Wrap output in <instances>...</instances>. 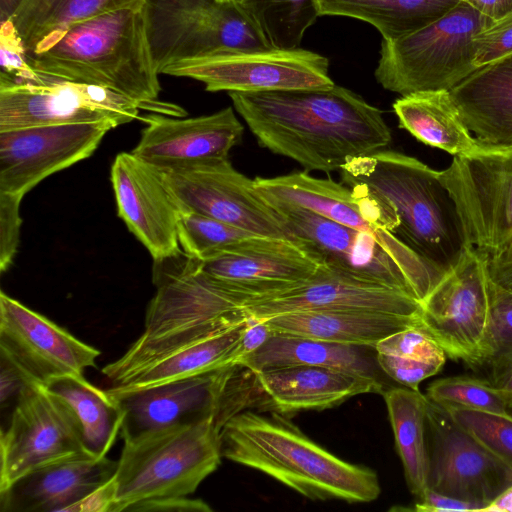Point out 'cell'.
<instances>
[{
  "label": "cell",
  "mask_w": 512,
  "mask_h": 512,
  "mask_svg": "<svg viewBox=\"0 0 512 512\" xmlns=\"http://www.w3.org/2000/svg\"><path fill=\"white\" fill-rule=\"evenodd\" d=\"M266 200L307 250L345 277L404 292L421 303L444 275L401 241L388 242L310 210Z\"/></svg>",
  "instance_id": "6"
},
{
  "label": "cell",
  "mask_w": 512,
  "mask_h": 512,
  "mask_svg": "<svg viewBox=\"0 0 512 512\" xmlns=\"http://www.w3.org/2000/svg\"><path fill=\"white\" fill-rule=\"evenodd\" d=\"M241 310L250 317L311 310H357L406 316H421V303L414 297L384 286L345 277L326 265L305 283L246 303Z\"/></svg>",
  "instance_id": "24"
},
{
  "label": "cell",
  "mask_w": 512,
  "mask_h": 512,
  "mask_svg": "<svg viewBox=\"0 0 512 512\" xmlns=\"http://www.w3.org/2000/svg\"><path fill=\"white\" fill-rule=\"evenodd\" d=\"M44 386L68 413L84 452L105 457L121 432L124 414L117 400L84 376H65Z\"/></svg>",
  "instance_id": "30"
},
{
  "label": "cell",
  "mask_w": 512,
  "mask_h": 512,
  "mask_svg": "<svg viewBox=\"0 0 512 512\" xmlns=\"http://www.w3.org/2000/svg\"><path fill=\"white\" fill-rule=\"evenodd\" d=\"M377 362L386 377L416 391L423 380L437 374L443 367L431 362L382 353H377Z\"/></svg>",
  "instance_id": "43"
},
{
  "label": "cell",
  "mask_w": 512,
  "mask_h": 512,
  "mask_svg": "<svg viewBox=\"0 0 512 512\" xmlns=\"http://www.w3.org/2000/svg\"><path fill=\"white\" fill-rule=\"evenodd\" d=\"M247 321L248 316L245 315L205 335L168 349L137 369L119 385L109 389L122 392L139 391L236 366L235 353Z\"/></svg>",
  "instance_id": "27"
},
{
  "label": "cell",
  "mask_w": 512,
  "mask_h": 512,
  "mask_svg": "<svg viewBox=\"0 0 512 512\" xmlns=\"http://www.w3.org/2000/svg\"><path fill=\"white\" fill-rule=\"evenodd\" d=\"M506 414H508V415H510L512 417V401L507 403Z\"/></svg>",
  "instance_id": "54"
},
{
  "label": "cell",
  "mask_w": 512,
  "mask_h": 512,
  "mask_svg": "<svg viewBox=\"0 0 512 512\" xmlns=\"http://www.w3.org/2000/svg\"><path fill=\"white\" fill-rule=\"evenodd\" d=\"M117 461L79 453L50 463L0 492L1 512L108 511Z\"/></svg>",
  "instance_id": "20"
},
{
  "label": "cell",
  "mask_w": 512,
  "mask_h": 512,
  "mask_svg": "<svg viewBox=\"0 0 512 512\" xmlns=\"http://www.w3.org/2000/svg\"><path fill=\"white\" fill-rule=\"evenodd\" d=\"M255 408L289 415L325 410L366 393H382L385 383L340 369L291 365L253 371Z\"/></svg>",
  "instance_id": "25"
},
{
  "label": "cell",
  "mask_w": 512,
  "mask_h": 512,
  "mask_svg": "<svg viewBox=\"0 0 512 512\" xmlns=\"http://www.w3.org/2000/svg\"><path fill=\"white\" fill-rule=\"evenodd\" d=\"M496 387L501 391L507 403L512 401V370L505 377V379Z\"/></svg>",
  "instance_id": "53"
},
{
  "label": "cell",
  "mask_w": 512,
  "mask_h": 512,
  "mask_svg": "<svg viewBox=\"0 0 512 512\" xmlns=\"http://www.w3.org/2000/svg\"><path fill=\"white\" fill-rule=\"evenodd\" d=\"M428 487L445 495L489 504L512 485V467L427 398Z\"/></svg>",
  "instance_id": "15"
},
{
  "label": "cell",
  "mask_w": 512,
  "mask_h": 512,
  "mask_svg": "<svg viewBox=\"0 0 512 512\" xmlns=\"http://www.w3.org/2000/svg\"><path fill=\"white\" fill-rule=\"evenodd\" d=\"M346 186L358 185L385 202L398 219L400 241L445 274L468 245L456 205L439 171L405 154L378 150L341 169Z\"/></svg>",
  "instance_id": "4"
},
{
  "label": "cell",
  "mask_w": 512,
  "mask_h": 512,
  "mask_svg": "<svg viewBox=\"0 0 512 512\" xmlns=\"http://www.w3.org/2000/svg\"><path fill=\"white\" fill-rule=\"evenodd\" d=\"M221 429L213 416L124 441L108 511L194 493L221 463Z\"/></svg>",
  "instance_id": "5"
},
{
  "label": "cell",
  "mask_w": 512,
  "mask_h": 512,
  "mask_svg": "<svg viewBox=\"0 0 512 512\" xmlns=\"http://www.w3.org/2000/svg\"><path fill=\"white\" fill-rule=\"evenodd\" d=\"M485 256L467 245L458 261L421 301V327L446 355L483 366L490 317Z\"/></svg>",
  "instance_id": "9"
},
{
  "label": "cell",
  "mask_w": 512,
  "mask_h": 512,
  "mask_svg": "<svg viewBox=\"0 0 512 512\" xmlns=\"http://www.w3.org/2000/svg\"><path fill=\"white\" fill-rule=\"evenodd\" d=\"M318 16L367 22L383 40H397L439 19L460 0H313Z\"/></svg>",
  "instance_id": "34"
},
{
  "label": "cell",
  "mask_w": 512,
  "mask_h": 512,
  "mask_svg": "<svg viewBox=\"0 0 512 512\" xmlns=\"http://www.w3.org/2000/svg\"><path fill=\"white\" fill-rule=\"evenodd\" d=\"M181 210L203 214L252 234L299 242L280 214L229 159L163 172Z\"/></svg>",
  "instance_id": "14"
},
{
  "label": "cell",
  "mask_w": 512,
  "mask_h": 512,
  "mask_svg": "<svg viewBox=\"0 0 512 512\" xmlns=\"http://www.w3.org/2000/svg\"><path fill=\"white\" fill-rule=\"evenodd\" d=\"M399 126L419 141L453 156L480 146L464 124L449 90L415 92L393 104Z\"/></svg>",
  "instance_id": "31"
},
{
  "label": "cell",
  "mask_w": 512,
  "mask_h": 512,
  "mask_svg": "<svg viewBox=\"0 0 512 512\" xmlns=\"http://www.w3.org/2000/svg\"><path fill=\"white\" fill-rule=\"evenodd\" d=\"M111 183L119 217L154 260L177 254L181 212L163 171L132 152L119 153L111 167Z\"/></svg>",
  "instance_id": "22"
},
{
  "label": "cell",
  "mask_w": 512,
  "mask_h": 512,
  "mask_svg": "<svg viewBox=\"0 0 512 512\" xmlns=\"http://www.w3.org/2000/svg\"><path fill=\"white\" fill-rule=\"evenodd\" d=\"M140 103L112 90L39 74L34 81H0V132L80 123L117 127L138 118Z\"/></svg>",
  "instance_id": "11"
},
{
  "label": "cell",
  "mask_w": 512,
  "mask_h": 512,
  "mask_svg": "<svg viewBox=\"0 0 512 512\" xmlns=\"http://www.w3.org/2000/svg\"><path fill=\"white\" fill-rule=\"evenodd\" d=\"M145 0H23L12 16L28 55L57 43L66 31L92 17Z\"/></svg>",
  "instance_id": "32"
},
{
  "label": "cell",
  "mask_w": 512,
  "mask_h": 512,
  "mask_svg": "<svg viewBox=\"0 0 512 512\" xmlns=\"http://www.w3.org/2000/svg\"><path fill=\"white\" fill-rule=\"evenodd\" d=\"M477 68L512 53V13L492 21L474 37Z\"/></svg>",
  "instance_id": "42"
},
{
  "label": "cell",
  "mask_w": 512,
  "mask_h": 512,
  "mask_svg": "<svg viewBox=\"0 0 512 512\" xmlns=\"http://www.w3.org/2000/svg\"><path fill=\"white\" fill-rule=\"evenodd\" d=\"M273 335L272 330L264 319L248 316L247 325L239 340L236 353L235 365L257 351Z\"/></svg>",
  "instance_id": "49"
},
{
  "label": "cell",
  "mask_w": 512,
  "mask_h": 512,
  "mask_svg": "<svg viewBox=\"0 0 512 512\" xmlns=\"http://www.w3.org/2000/svg\"><path fill=\"white\" fill-rule=\"evenodd\" d=\"M152 279L156 293L147 306L141 338L206 330L244 314L242 298L183 250L154 260Z\"/></svg>",
  "instance_id": "12"
},
{
  "label": "cell",
  "mask_w": 512,
  "mask_h": 512,
  "mask_svg": "<svg viewBox=\"0 0 512 512\" xmlns=\"http://www.w3.org/2000/svg\"><path fill=\"white\" fill-rule=\"evenodd\" d=\"M426 397L443 407L506 413L507 401L490 382L466 376L442 378L432 382Z\"/></svg>",
  "instance_id": "38"
},
{
  "label": "cell",
  "mask_w": 512,
  "mask_h": 512,
  "mask_svg": "<svg viewBox=\"0 0 512 512\" xmlns=\"http://www.w3.org/2000/svg\"><path fill=\"white\" fill-rule=\"evenodd\" d=\"M486 506L485 503L455 498L428 487L416 498L414 510L418 512H483Z\"/></svg>",
  "instance_id": "46"
},
{
  "label": "cell",
  "mask_w": 512,
  "mask_h": 512,
  "mask_svg": "<svg viewBox=\"0 0 512 512\" xmlns=\"http://www.w3.org/2000/svg\"><path fill=\"white\" fill-rule=\"evenodd\" d=\"M23 0H0V20L12 18Z\"/></svg>",
  "instance_id": "52"
},
{
  "label": "cell",
  "mask_w": 512,
  "mask_h": 512,
  "mask_svg": "<svg viewBox=\"0 0 512 512\" xmlns=\"http://www.w3.org/2000/svg\"><path fill=\"white\" fill-rule=\"evenodd\" d=\"M33 382L10 358L0 353V406L14 408L22 393ZM12 411V410H11Z\"/></svg>",
  "instance_id": "45"
},
{
  "label": "cell",
  "mask_w": 512,
  "mask_h": 512,
  "mask_svg": "<svg viewBox=\"0 0 512 512\" xmlns=\"http://www.w3.org/2000/svg\"><path fill=\"white\" fill-rule=\"evenodd\" d=\"M272 48H299L319 17L313 0H237Z\"/></svg>",
  "instance_id": "35"
},
{
  "label": "cell",
  "mask_w": 512,
  "mask_h": 512,
  "mask_svg": "<svg viewBox=\"0 0 512 512\" xmlns=\"http://www.w3.org/2000/svg\"><path fill=\"white\" fill-rule=\"evenodd\" d=\"M163 74L194 79L209 92L326 88L335 84L329 76V60L300 47L225 50L177 62Z\"/></svg>",
  "instance_id": "10"
},
{
  "label": "cell",
  "mask_w": 512,
  "mask_h": 512,
  "mask_svg": "<svg viewBox=\"0 0 512 512\" xmlns=\"http://www.w3.org/2000/svg\"><path fill=\"white\" fill-rule=\"evenodd\" d=\"M252 235L255 234L196 212L181 210L179 215L180 247L201 261Z\"/></svg>",
  "instance_id": "37"
},
{
  "label": "cell",
  "mask_w": 512,
  "mask_h": 512,
  "mask_svg": "<svg viewBox=\"0 0 512 512\" xmlns=\"http://www.w3.org/2000/svg\"><path fill=\"white\" fill-rule=\"evenodd\" d=\"M79 453L85 452L68 413L44 385L33 383L1 430L0 492L35 469Z\"/></svg>",
  "instance_id": "16"
},
{
  "label": "cell",
  "mask_w": 512,
  "mask_h": 512,
  "mask_svg": "<svg viewBox=\"0 0 512 512\" xmlns=\"http://www.w3.org/2000/svg\"><path fill=\"white\" fill-rule=\"evenodd\" d=\"M213 509L202 499L188 496L169 497L141 502L129 507L130 512H211Z\"/></svg>",
  "instance_id": "48"
},
{
  "label": "cell",
  "mask_w": 512,
  "mask_h": 512,
  "mask_svg": "<svg viewBox=\"0 0 512 512\" xmlns=\"http://www.w3.org/2000/svg\"><path fill=\"white\" fill-rule=\"evenodd\" d=\"M483 254L491 281L512 293V238L501 247Z\"/></svg>",
  "instance_id": "47"
},
{
  "label": "cell",
  "mask_w": 512,
  "mask_h": 512,
  "mask_svg": "<svg viewBox=\"0 0 512 512\" xmlns=\"http://www.w3.org/2000/svg\"><path fill=\"white\" fill-rule=\"evenodd\" d=\"M377 353L444 365L446 353L421 326L397 331L375 345Z\"/></svg>",
  "instance_id": "40"
},
{
  "label": "cell",
  "mask_w": 512,
  "mask_h": 512,
  "mask_svg": "<svg viewBox=\"0 0 512 512\" xmlns=\"http://www.w3.org/2000/svg\"><path fill=\"white\" fill-rule=\"evenodd\" d=\"M22 198L0 192V270L6 271L17 251L21 217L19 207Z\"/></svg>",
  "instance_id": "44"
},
{
  "label": "cell",
  "mask_w": 512,
  "mask_h": 512,
  "mask_svg": "<svg viewBox=\"0 0 512 512\" xmlns=\"http://www.w3.org/2000/svg\"><path fill=\"white\" fill-rule=\"evenodd\" d=\"M108 123L35 126L0 132V192L24 195L46 177L88 158Z\"/></svg>",
  "instance_id": "19"
},
{
  "label": "cell",
  "mask_w": 512,
  "mask_h": 512,
  "mask_svg": "<svg viewBox=\"0 0 512 512\" xmlns=\"http://www.w3.org/2000/svg\"><path fill=\"white\" fill-rule=\"evenodd\" d=\"M491 22L460 0L420 30L397 40L382 39L374 73L377 82L401 96L452 89L478 69L474 37Z\"/></svg>",
  "instance_id": "7"
},
{
  "label": "cell",
  "mask_w": 512,
  "mask_h": 512,
  "mask_svg": "<svg viewBox=\"0 0 512 512\" xmlns=\"http://www.w3.org/2000/svg\"><path fill=\"white\" fill-rule=\"evenodd\" d=\"M237 367H225L139 391L107 389L124 414L123 440L130 441L161 429L217 417Z\"/></svg>",
  "instance_id": "21"
},
{
  "label": "cell",
  "mask_w": 512,
  "mask_h": 512,
  "mask_svg": "<svg viewBox=\"0 0 512 512\" xmlns=\"http://www.w3.org/2000/svg\"><path fill=\"white\" fill-rule=\"evenodd\" d=\"M148 41L157 72L225 50L272 48L237 0H145Z\"/></svg>",
  "instance_id": "8"
},
{
  "label": "cell",
  "mask_w": 512,
  "mask_h": 512,
  "mask_svg": "<svg viewBox=\"0 0 512 512\" xmlns=\"http://www.w3.org/2000/svg\"><path fill=\"white\" fill-rule=\"evenodd\" d=\"M322 265L300 242L259 235L201 261L202 269L242 298L244 305L305 283Z\"/></svg>",
  "instance_id": "17"
},
{
  "label": "cell",
  "mask_w": 512,
  "mask_h": 512,
  "mask_svg": "<svg viewBox=\"0 0 512 512\" xmlns=\"http://www.w3.org/2000/svg\"><path fill=\"white\" fill-rule=\"evenodd\" d=\"M492 21L512 13V0H463Z\"/></svg>",
  "instance_id": "50"
},
{
  "label": "cell",
  "mask_w": 512,
  "mask_h": 512,
  "mask_svg": "<svg viewBox=\"0 0 512 512\" xmlns=\"http://www.w3.org/2000/svg\"><path fill=\"white\" fill-rule=\"evenodd\" d=\"M0 353L33 382L45 385L65 376H83L101 352L2 291Z\"/></svg>",
  "instance_id": "18"
},
{
  "label": "cell",
  "mask_w": 512,
  "mask_h": 512,
  "mask_svg": "<svg viewBox=\"0 0 512 512\" xmlns=\"http://www.w3.org/2000/svg\"><path fill=\"white\" fill-rule=\"evenodd\" d=\"M143 120L146 126L131 152L163 172L228 159L244 131L232 107L191 118L150 114Z\"/></svg>",
  "instance_id": "23"
},
{
  "label": "cell",
  "mask_w": 512,
  "mask_h": 512,
  "mask_svg": "<svg viewBox=\"0 0 512 512\" xmlns=\"http://www.w3.org/2000/svg\"><path fill=\"white\" fill-rule=\"evenodd\" d=\"M42 75L100 86L164 114L176 110L157 100L161 90L148 41L144 3L110 11L71 26L50 48L28 55Z\"/></svg>",
  "instance_id": "3"
},
{
  "label": "cell",
  "mask_w": 512,
  "mask_h": 512,
  "mask_svg": "<svg viewBox=\"0 0 512 512\" xmlns=\"http://www.w3.org/2000/svg\"><path fill=\"white\" fill-rule=\"evenodd\" d=\"M239 365L258 371L270 367L309 365L353 372L385 384L374 346L346 345L301 336L273 334Z\"/></svg>",
  "instance_id": "29"
},
{
  "label": "cell",
  "mask_w": 512,
  "mask_h": 512,
  "mask_svg": "<svg viewBox=\"0 0 512 512\" xmlns=\"http://www.w3.org/2000/svg\"><path fill=\"white\" fill-rule=\"evenodd\" d=\"M483 512H512V485L491 501Z\"/></svg>",
  "instance_id": "51"
},
{
  "label": "cell",
  "mask_w": 512,
  "mask_h": 512,
  "mask_svg": "<svg viewBox=\"0 0 512 512\" xmlns=\"http://www.w3.org/2000/svg\"><path fill=\"white\" fill-rule=\"evenodd\" d=\"M490 317L483 365L498 386L512 370V293L490 279Z\"/></svg>",
  "instance_id": "36"
},
{
  "label": "cell",
  "mask_w": 512,
  "mask_h": 512,
  "mask_svg": "<svg viewBox=\"0 0 512 512\" xmlns=\"http://www.w3.org/2000/svg\"><path fill=\"white\" fill-rule=\"evenodd\" d=\"M449 92L479 146L512 149V53L479 67Z\"/></svg>",
  "instance_id": "26"
},
{
  "label": "cell",
  "mask_w": 512,
  "mask_h": 512,
  "mask_svg": "<svg viewBox=\"0 0 512 512\" xmlns=\"http://www.w3.org/2000/svg\"><path fill=\"white\" fill-rule=\"evenodd\" d=\"M381 395L408 488L417 498L428 488L427 397L404 386H388Z\"/></svg>",
  "instance_id": "33"
},
{
  "label": "cell",
  "mask_w": 512,
  "mask_h": 512,
  "mask_svg": "<svg viewBox=\"0 0 512 512\" xmlns=\"http://www.w3.org/2000/svg\"><path fill=\"white\" fill-rule=\"evenodd\" d=\"M443 408L459 426L512 467V417L510 415L455 407Z\"/></svg>",
  "instance_id": "39"
},
{
  "label": "cell",
  "mask_w": 512,
  "mask_h": 512,
  "mask_svg": "<svg viewBox=\"0 0 512 512\" xmlns=\"http://www.w3.org/2000/svg\"><path fill=\"white\" fill-rule=\"evenodd\" d=\"M38 77L12 18L0 20V81L22 83Z\"/></svg>",
  "instance_id": "41"
},
{
  "label": "cell",
  "mask_w": 512,
  "mask_h": 512,
  "mask_svg": "<svg viewBox=\"0 0 512 512\" xmlns=\"http://www.w3.org/2000/svg\"><path fill=\"white\" fill-rule=\"evenodd\" d=\"M244 410L220 433L222 457L258 470L306 498L368 503L381 493L377 474L318 445L285 415Z\"/></svg>",
  "instance_id": "2"
},
{
  "label": "cell",
  "mask_w": 512,
  "mask_h": 512,
  "mask_svg": "<svg viewBox=\"0 0 512 512\" xmlns=\"http://www.w3.org/2000/svg\"><path fill=\"white\" fill-rule=\"evenodd\" d=\"M264 320L273 334L374 347L397 331L421 326V316L357 310L296 311Z\"/></svg>",
  "instance_id": "28"
},
{
  "label": "cell",
  "mask_w": 512,
  "mask_h": 512,
  "mask_svg": "<svg viewBox=\"0 0 512 512\" xmlns=\"http://www.w3.org/2000/svg\"><path fill=\"white\" fill-rule=\"evenodd\" d=\"M228 95L259 145L306 171L340 170L391 141L382 111L336 84Z\"/></svg>",
  "instance_id": "1"
},
{
  "label": "cell",
  "mask_w": 512,
  "mask_h": 512,
  "mask_svg": "<svg viewBox=\"0 0 512 512\" xmlns=\"http://www.w3.org/2000/svg\"><path fill=\"white\" fill-rule=\"evenodd\" d=\"M439 175L456 205L468 245L485 253L512 238V149L480 146L454 156Z\"/></svg>",
  "instance_id": "13"
}]
</instances>
